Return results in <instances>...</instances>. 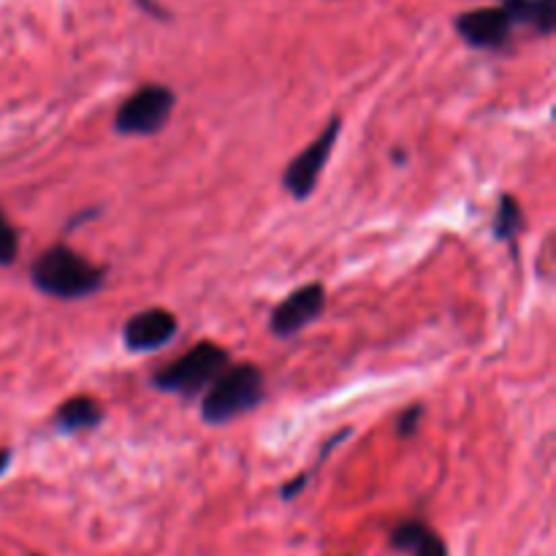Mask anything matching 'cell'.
<instances>
[{"label": "cell", "instance_id": "obj_1", "mask_svg": "<svg viewBox=\"0 0 556 556\" xmlns=\"http://www.w3.org/2000/svg\"><path fill=\"white\" fill-rule=\"evenodd\" d=\"M103 277L106 271L101 266L90 264L68 244H54L30 266L33 286L60 302H79V299L92 296L103 288Z\"/></svg>", "mask_w": 556, "mask_h": 556}, {"label": "cell", "instance_id": "obj_2", "mask_svg": "<svg viewBox=\"0 0 556 556\" xmlns=\"http://www.w3.org/2000/svg\"><path fill=\"white\" fill-rule=\"evenodd\" d=\"M266 396V378L255 364L228 367L215 383L206 389L201 402V418L212 427L233 421V418L253 413Z\"/></svg>", "mask_w": 556, "mask_h": 556}, {"label": "cell", "instance_id": "obj_3", "mask_svg": "<svg viewBox=\"0 0 556 556\" xmlns=\"http://www.w3.org/2000/svg\"><path fill=\"white\" fill-rule=\"evenodd\" d=\"M228 362H231V356H228L226 348L215 345V342H199L193 351H188L177 362L152 375V386L157 391H166V394L195 396L210 389L226 372Z\"/></svg>", "mask_w": 556, "mask_h": 556}, {"label": "cell", "instance_id": "obj_4", "mask_svg": "<svg viewBox=\"0 0 556 556\" xmlns=\"http://www.w3.org/2000/svg\"><path fill=\"white\" fill-rule=\"evenodd\" d=\"M174 90L166 85H144L125 98L114 117V130L123 136H155L166 128L174 112Z\"/></svg>", "mask_w": 556, "mask_h": 556}, {"label": "cell", "instance_id": "obj_5", "mask_svg": "<svg viewBox=\"0 0 556 556\" xmlns=\"http://www.w3.org/2000/svg\"><path fill=\"white\" fill-rule=\"evenodd\" d=\"M340 128H342L340 117H331L329 125L318 134V139L309 141L307 150L299 152V155L286 166L282 185H286V190L296 201L309 199V193H313L315 185H318L320 172L326 168V163H329L331 157V150H334V141L337 136H340Z\"/></svg>", "mask_w": 556, "mask_h": 556}, {"label": "cell", "instance_id": "obj_6", "mask_svg": "<svg viewBox=\"0 0 556 556\" xmlns=\"http://www.w3.org/2000/svg\"><path fill=\"white\" fill-rule=\"evenodd\" d=\"M456 33L462 41L472 49H503L508 47L510 33H514V22L505 14L500 5H483V9L465 11L454 20Z\"/></svg>", "mask_w": 556, "mask_h": 556}, {"label": "cell", "instance_id": "obj_7", "mask_svg": "<svg viewBox=\"0 0 556 556\" xmlns=\"http://www.w3.org/2000/svg\"><path fill=\"white\" fill-rule=\"evenodd\" d=\"M326 307V288L320 282H309L302 286L299 291H293L286 302H280L275 307L269 318V329L275 337H288L299 334V331L307 329L315 318H320Z\"/></svg>", "mask_w": 556, "mask_h": 556}, {"label": "cell", "instance_id": "obj_8", "mask_svg": "<svg viewBox=\"0 0 556 556\" xmlns=\"http://www.w3.org/2000/svg\"><path fill=\"white\" fill-rule=\"evenodd\" d=\"M174 337H177V318L163 307L141 309L123 329V342L130 353L161 351Z\"/></svg>", "mask_w": 556, "mask_h": 556}, {"label": "cell", "instance_id": "obj_9", "mask_svg": "<svg viewBox=\"0 0 556 556\" xmlns=\"http://www.w3.org/2000/svg\"><path fill=\"white\" fill-rule=\"evenodd\" d=\"M500 9L516 25H527L538 36H552L556 30V0H503Z\"/></svg>", "mask_w": 556, "mask_h": 556}, {"label": "cell", "instance_id": "obj_10", "mask_svg": "<svg viewBox=\"0 0 556 556\" xmlns=\"http://www.w3.org/2000/svg\"><path fill=\"white\" fill-rule=\"evenodd\" d=\"M101 421L103 410L92 396H71L54 413V429L63 434L87 432V429H96Z\"/></svg>", "mask_w": 556, "mask_h": 556}, {"label": "cell", "instance_id": "obj_11", "mask_svg": "<svg viewBox=\"0 0 556 556\" xmlns=\"http://www.w3.org/2000/svg\"><path fill=\"white\" fill-rule=\"evenodd\" d=\"M391 546L413 556H448V548L440 541L438 532L429 530L421 521H402L391 535Z\"/></svg>", "mask_w": 556, "mask_h": 556}, {"label": "cell", "instance_id": "obj_12", "mask_svg": "<svg viewBox=\"0 0 556 556\" xmlns=\"http://www.w3.org/2000/svg\"><path fill=\"white\" fill-rule=\"evenodd\" d=\"M521 226H525V215H521L519 201L514 195H503L497 215H494V237L503 239V242H514L519 237Z\"/></svg>", "mask_w": 556, "mask_h": 556}, {"label": "cell", "instance_id": "obj_13", "mask_svg": "<svg viewBox=\"0 0 556 556\" xmlns=\"http://www.w3.org/2000/svg\"><path fill=\"white\" fill-rule=\"evenodd\" d=\"M16 258H20V237L9 217L0 212V266H11Z\"/></svg>", "mask_w": 556, "mask_h": 556}, {"label": "cell", "instance_id": "obj_14", "mask_svg": "<svg viewBox=\"0 0 556 556\" xmlns=\"http://www.w3.org/2000/svg\"><path fill=\"white\" fill-rule=\"evenodd\" d=\"M421 418H424L421 405H416V407H410V410L402 413L400 424H396V429H400L402 438H413V434L418 432V427H421Z\"/></svg>", "mask_w": 556, "mask_h": 556}, {"label": "cell", "instance_id": "obj_15", "mask_svg": "<svg viewBox=\"0 0 556 556\" xmlns=\"http://www.w3.org/2000/svg\"><path fill=\"white\" fill-rule=\"evenodd\" d=\"M136 3L141 5V11H147V14L155 16V20H168V11L163 9L161 3H155V0H136Z\"/></svg>", "mask_w": 556, "mask_h": 556}, {"label": "cell", "instance_id": "obj_16", "mask_svg": "<svg viewBox=\"0 0 556 556\" xmlns=\"http://www.w3.org/2000/svg\"><path fill=\"white\" fill-rule=\"evenodd\" d=\"M11 467V451H0V476Z\"/></svg>", "mask_w": 556, "mask_h": 556}]
</instances>
